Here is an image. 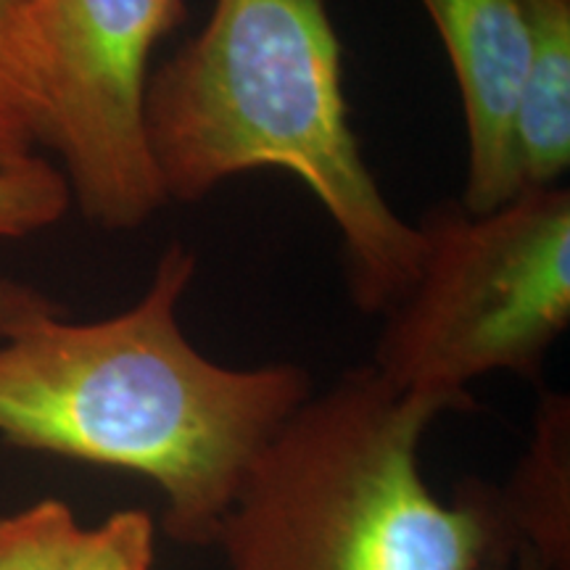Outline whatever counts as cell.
Instances as JSON below:
<instances>
[{
	"instance_id": "5",
	"label": "cell",
	"mask_w": 570,
	"mask_h": 570,
	"mask_svg": "<svg viewBox=\"0 0 570 570\" xmlns=\"http://www.w3.org/2000/svg\"><path fill=\"white\" fill-rule=\"evenodd\" d=\"M185 19V0H42V146L61 159L71 204L104 230H138L167 204L142 101L156 46Z\"/></svg>"
},
{
	"instance_id": "1",
	"label": "cell",
	"mask_w": 570,
	"mask_h": 570,
	"mask_svg": "<svg viewBox=\"0 0 570 570\" xmlns=\"http://www.w3.org/2000/svg\"><path fill=\"white\" fill-rule=\"evenodd\" d=\"M196 254L164 248L142 296L77 323L32 285L0 281V439L125 470L164 497L161 531L212 547L248 468L315 394L302 365L227 367L180 325Z\"/></svg>"
},
{
	"instance_id": "12",
	"label": "cell",
	"mask_w": 570,
	"mask_h": 570,
	"mask_svg": "<svg viewBox=\"0 0 570 570\" xmlns=\"http://www.w3.org/2000/svg\"><path fill=\"white\" fill-rule=\"evenodd\" d=\"M77 518L61 499H40L0 518V570H56Z\"/></svg>"
},
{
	"instance_id": "2",
	"label": "cell",
	"mask_w": 570,
	"mask_h": 570,
	"mask_svg": "<svg viewBox=\"0 0 570 570\" xmlns=\"http://www.w3.org/2000/svg\"><path fill=\"white\" fill-rule=\"evenodd\" d=\"M142 127L167 202L196 204L254 169L294 175L336 225L362 315L383 317L415 283L423 238L360 151L327 0H214L148 77Z\"/></svg>"
},
{
	"instance_id": "10",
	"label": "cell",
	"mask_w": 570,
	"mask_h": 570,
	"mask_svg": "<svg viewBox=\"0 0 570 570\" xmlns=\"http://www.w3.org/2000/svg\"><path fill=\"white\" fill-rule=\"evenodd\" d=\"M156 520L148 510L111 512L104 523L77 525L63 544L56 570H151Z\"/></svg>"
},
{
	"instance_id": "8",
	"label": "cell",
	"mask_w": 570,
	"mask_h": 570,
	"mask_svg": "<svg viewBox=\"0 0 570 570\" xmlns=\"http://www.w3.org/2000/svg\"><path fill=\"white\" fill-rule=\"evenodd\" d=\"M529 59L515 109L523 188L560 185L570 167V0H523Z\"/></svg>"
},
{
	"instance_id": "13",
	"label": "cell",
	"mask_w": 570,
	"mask_h": 570,
	"mask_svg": "<svg viewBox=\"0 0 570 570\" xmlns=\"http://www.w3.org/2000/svg\"><path fill=\"white\" fill-rule=\"evenodd\" d=\"M483 570H544V566H541V562L533 558L529 550H523V547H520V550L512 554L510 560L491 562V566L483 568Z\"/></svg>"
},
{
	"instance_id": "3",
	"label": "cell",
	"mask_w": 570,
	"mask_h": 570,
	"mask_svg": "<svg viewBox=\"0 0 570 570\" xmlns=\"http://www.w3.org/2000/svg\"><path fill=\"white\" fill-rule=\"evenodd\" d=\"M436 399L352 367L285 420L248 468L212 547L227 570H483L515 554L491 483L452 502L420 470Z\"/></svg>"
},
{
	"instance_id": "11",
	"label": "cell",
	"mask_w": 570,
	"mask_h": 570,
	"mask_svg": "<svg viewBox=\"0 0 570 570\" xmlns=\"http://www.w3.org/2000/svg\"><path fill=\"white\" fill-rule=\"evenodd\" d=\"M69 206L67 177L40 154L0 167V238H24L53 227Z\"/></svg>"
},
{
	"instance_id": "9",
	"label": "cell",
	"mask_w": 570,
	"mask_h": 570,
	"mask_svg": "<svg viewBox=\"0 0 570 570\" xmlns=\"http://www.w3.org/2000/svg\"><path fill=\"white\" fill-rule=\"evenodd\" d=\"M46 130L42 0H0V167L38 156Z\"/></svg>"
},
{
	"instance_id": "6",
	"label": "cell",
	"mask_w": 570,
	"mask_h": 570,
	"mask_svg": "<svg viewBox=\"0 0 570 570\" xmlns=\"http://www.w3.org/2000/svg\"><path fill=\"white\" fill-rule=\"evenodd\" d=\"M458 80L468 135L462 206L487 214L523 190L515 109L529 59L523 0H420Z\"/></svg>"
},
{
	"instance_id": "7",
	"label": "cell",
	"mask_w": 570,
	"mask_h": 570,
	"mask_svg": "<svg viewBox=\"0 0 570 570\" xmlns=\"http://www.w3.org/2000/svg\"><path fill=\"white\" fill-rule=\"evenodd\" d=\"M494 504L515 550L544 570H570V396L541 391L531 439L504 483H491Z\"/></svg>"
},
{
	"instance_id": "4",
	"label": "cell",
	"mask_w": 570,
	"mask_h": 570,
	"mask_svg": "<svg viewBox=\"0 0 570 570\" xmlns=\"http://www.w3.org/2000/svg\"><path fill=\"white\" fill-rule=\"evenodd\" d=\"M415 283L383 315L370 367L449 412L475 407L470 383L539 381L570 325V190L523 188L494 212L441 202L420 217Z\"/></svg>"
}]
</instances>
